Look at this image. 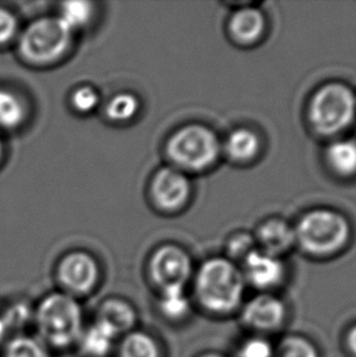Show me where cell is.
Wrapping results in <instances>:
<instances>
[{
  "label": "cell",
  "mask_w": 356,
  "mask_h": 357,
  "mask_svg": "<svg viewBox=\"0 0 356 357\" xmlns=\"http://www.w3.org/2000/svg\"><path fill=\"white\" fill-rule=\"evenodd\" d=\"M246 280L232 261L215 257L205 261L195 277V293L204 309L212 314H231L242 304Z\"/></svg>",
  "instance_id": "cell-1"
},
{
  "label": "cell",
  "mask_w": 356,
  "mask_h": 357,
  "mask_svg": "<svg viewBox=\"0 0 356 357\" xmlns=\"http://www.w3.org/2000/svg\"><path fill=\"white\" fill-rule=\"evenodd\" d=\"M36 324L44 343L54 348H68L81 338L82 309L73 295L53 293L39 303Z\"/></svg>",
  "instance_id": "cell-2"
},
{
  "label": "cell",
  "mask_w": 356,
  "mask_h": 357,
  "mask_svg": "<svg viewBox=\"0 0 356 357\" xmlns=\"http://www.w3.org/2000/svg\"><path fill=\"white\" fill-rule=\"evenodd\" d=\"M295 241L315 256L333 255L343 249L350 238L347 218L331 210H313L299 221L294 229Z\"/></svg>",
  "instance_id": "cell-3"
},
{
  "label": "cell",
  "mask_w": 356,
  "mask_h": 357,
  "mask_svg": "<svg viewBox=\"0 0 356 357\" xmlns=\"http://www.w3.org/2000/svg\"><path fill=\"white\" fill-rule=\"evenodd\" d=\"M356 115V98L342 83H329L313 94L309 119L313 130L323 135H334L347 130Z\"/></svg>",
  "instance_id": "cell-4"
},
{
  "label": "cell",
  "mask_w": 356,
  "mask_h": 357,
  "mask_svg": "<svg viewBox=\"0 0 356 357\" xmlns=\"http://www.w3.org/2000/svg\"><path fill=\"white\" fill-rule=\"evenodd\" d=\"M221 151L217 135L207 127L189 125L176 130L168 142V154L176 169L202 171L216 162Z\"/></svg>",
  "instance_id": "cell-5"
},
{
  "label": "cell",
  "mask_w": 356,
  "mask_h": 357,
  "mask_svg": "<svg viewBox=\"0 0 356 357\" xmlns=\"http://www.w3.org/2000/svg\"><path fill=\"white\" fill-rule=\"evenodd\" d=\"M73 33L57 17L36 20L20 37V53L29 63L57 61L68 52Z\"/></svg>",
  "instance_id": "cell-6"
},
{
  "label": "cell",
  "mask_w": 356,
  "mask_h": 357,
  "mask_svg": "<svg viewBox=\"0 0 356 357\" xmlns=\"http://www.w3.org/2000/svg\"><path fill=\"white\" fill-rule=\"evenodd\" d=\"M150 275L161 290L183 287L192 275V261L186 251L165 245L155 251L150 260Z\"/></svg>",
  "instance_id": "cell-7"
},
{
  "label": "cell",
  "mask_w": 356,
  "mask_h": 357,
  "mask_svg": "<svg viewBox=\"0 0 356 357\" xmlns=\"http://www.w3.org/2000/svg\"><path fill=\"white\" fill-rule=\"evenodd\" d=\"M58 277L68 293L88 294L99 280V266L87 252L75 251L60 262Z\"/></svg>",
  "instance_id": "cell-8"
},
{
  "label": "cell",
  "mask_w": 356,
  "mask_h": 357,
  "mask_svg": "<svg viewBox=\"0 0 356 357\" xmlns=\"http://www.w3.org/2000/svg\"><path fill=\"white\" fill-rule=\"evenodd\" d=\"M191 183L187 176L176 167H164L155 174L151 195L159 208L174 211L187 203Z\"/></svg>",
  "instance_id": "cell-9"
},
{
  "label": "cell",
  "mask_w": 356,
  "mask_h": 357,
  "mask_svg": "<svg viewBox=\"0 0 356 357\" xmlns=\"http://www.w3.org/2000/svg\"><path fill=\"white\" fill-rule=\"evenodd\" d=\"M244 280L258 289H269L279 285L284 278V265L279 256L264 250L251 251L244 259Z\"/></svg>",
  "instance_id": "cell-10"
},
{
  "label": "cell",
  "mask_w": 356,
  "mask_h": 357,
  "mask_svg": "<svg viewBox=\"0 0 356 357\" xmlns=\"http://www.w3.org/2000/svg\"><path fill=\"white\" fill-rule=\"evenodd\" d=\"M242 319L251 328L274 331L283 324L285 306L274 295H258L244 306Z\"/></svg>",
  "instance_id": "cell-11"
},
{
  "label": "cell",
  "mask_w": 356,
  "mask_h": 357,
  "mask_svg": "<svg viewBox=\"0 0 356 357\" xmlns=\"http://www.w3.org/2000/svg\"><path fill=\"white\" fill-rule=\"evenodd\" d=\"M266 21L261 11L244 8L232 15L228 29L232 38L241 44L255 43L265 32Z\"/></svg>",
  "instance_id": "cell-12"
},
{
  "label": "cell",
  "mask_w": 356,
  "mask_h": 357,
  "mask_svg": "<svg viewBox=\"0 0 356 357\" xmlns=\"http://www.w3.org/2000/svg\"><path fill=\"white\" fill-rule=\"evenodd\" d=\"M96 319L109 326L117 337L130 333L137 319L135 311L128 303L120 299H109L99 307Z\"/></svg>",
  "instance_id": "cell-13"
},
{
  "label": "cell",
  "mask_w": 356,
  "mask_h": 357,
  "mask_svg": "<svg viewBox=\"0 0 356 357\" xmlns=\"http://www.w3.org/2000/svg\"><path fill=\"white\" fill-rule=\"evenodd\" d=\"M258 239L262 245V250L279 256L295 243V233L293 228L282 220H269L261 226Z\"/></svg>",
  "instance_id": "cell-14"
},
{
  "label": "cell",
  "mask_w": 356,
  "mask_h": 357,
  "mask_svg": "<svg viewBox=\"0 0 356 357\" xmlns=\"http://www.w3.org/2000/svg\"><path fill=\"white\" fill-rule=\"evenodd\" d=\"M117 334L96 319L86 331H83L78 343L83 353L91 357H105L114 347Z\"/></svg>",
  "instance_id": "cell-15"
},
{
  "label": "cell",
  "mask_w": 356,
  "mask_h": 357,
  "mask_svg": "<svg viewBox=\"0 0 356 357\" xmlns=\"http://www.w3.org/2000/svg\"><path fill=\"white\" fill-rule=\"evenodd\" d=\"M260 150V138L249 128H238L227 137L225 153L235 162H248Z\"/></svg>",
  "instance_id": "cell-16"
},
{
  "label": "cell",
  "mask_w": 356,
  "mask_h": 357,
  "mask_svg": "<svg viewBox=\"0 0 356 357\" xmlns=\"http://www.w3.org/2000/svg\"><path fill=\"white\" fill-rule=\"evenodd\" d=\"M326 161L334 174L342 177L356 174V140L338 139L328 145Z\"/></svg>",
  "instance_id": "cell-17"
},
{
  "label": "cell",
  "mask_w": 356,
  "mask_h": 357,
  "mask_svg": "<svg viewBox=\"0 0 356 357\" xmlns=\"http://www.w3.org/2000/svg\"><path fill=\"white\" fill-rule=\"evenodd\" d=\"M26 119V107L16 94L0 89V127L6 130L17 128Z\"/></svg>",
  "instance_id": "cell-18"
},
{
  "label": "cell",
  "mask_w": 356,
  "mask_h": 357,
  "mask_svg": "<svg viewBox=\"0 0 356 357\" xmlns=\"http://www.w3.org/2000/svg\"><path fill=\"white\" fill-rule=\"evenodd\" d=\"M120 357H160L158 344L149 334L143 332L127 333L120 345Z\"/></svg>",
  "instance_id": "cell-19"
},
{
  "label": "cell",
  "mask_w": 356,
  "mask_h": 357,
  "mask_svg": "<svg viewBox=\"0 0 356 357\" xmlns=\"http://www.w3.org/2000/svg\"><path fill=\"white\" fill-rule=\"evenodd\" d=\"M93 16V4L87 1H68L61 5L59 19L73 33L86 27Z\"/></svg>",
  "instance_id": "cell-20"
},
{
  "label": "cell",
  "mask_w": 356,
  "mask_h": 357,
  "mask_svg": "<svg viewBox=\"0 0 356 357\" xmlns=\"http://www.w3.org/2000/svg\"><path fill=\"white\" fill-rule=\"evenodd\" d=\"M161 312L171 319H183L189 312V300L183 287L163 290L159 303Z\"/></svg>",
  "instance_id": "cell-21"
},
{
  "label": "cell",
  "mask_w": 356,
  "mask_h": 357,
  "mask_svg": "<svg viewBox=\"0 0 356 357\" xmlns=\"http://www.w3.org/2000/svg\"><path fill=\"white\" fill-rule=\"evenodd\" d=\"M140 112V100L131 93H120L106 105L105 112L110 120L125 122L131 120Z\"/></svg>",
  "instance_id": "cell-22"
},
{
  "label": "cell",
  "mask_w": 356,
  "mask_h": 357,
  "mask_svg": "<svg viewBox=\"0 0 356 357\" xmlns=\"http://www.w3.org/2000/svg\"><path fill=\"white\" fill-rule=\"evenodd\" d=\"M3 357H50V355L43 342L27 335H20L6 344Z\"/></svg>",
  "instance_id": "cell-23"
},
{
  "label": "cell",
  "mask_w": 356,
  "mask_h": 357,
  "mask_svg": "<svg viewBox=\"0 0 356 357\" xmlns=\"http://www.w3.org/2000/svg\"><path fill=\"white\" fill-rule=\"evenodd\" d=\"M282 357H318V350L308 339L302 337H289L281 345Z\"/></svg>",
  "instance_id": "cell-24"
},
{
  "label": "cell",
  "mask_w": 356,
  "mask_h": 357,
  "mask_svg": "<svg viewBox=\"0 0 356 357\" xmlns=\"http://www.w3.org/2000/svg\"><path fill=\"white\" fill-rule=\"evenodd\" d=\"M99 94L91 87L78 88L73 96V107L82 114L93 112L99 105Z\"/></svg>",
  "instance_id": "cell-25"
},
{
  "label": "cell",
  "mask_w": 356,
  "mask_h": 357,
  "mask_svg": "<svg viewBox=\"0 0 356 357\" xmlns=\"http://www.w3.org/2000/svg\"><path fill=\"white\" fill-rule=\"evenodd\" d=\"M17 19L9 10L0 8V45L9 43L17 34Z\"/></svg>",
  "instance_id": "cell-26"
},
{
  "label": "cell",
  "mask_w": 356,
  "mask_h": 357,
  "mask_svg": "<svg viewBox=\"0 0 356 357\" xmlns=\"http://www.w3.org/2000/svg\"><path fill=\"white\" fill-rule=\"evenodd\" d=\"M272 347L265 339H251L241 349V357H272Z\"/></svg>",
  "instance_id": "cell-27"
},
{
  "label": "cell",
  "mask_w": 356,
  "mask_h": 357,
  "mask_svg": "<svg viewBox=\"0 0 356 357\" xmlns=\"http://www.w3.org/2000/svg\"><path fill=\"white\" fill-rule=\"evenodd\" d=\"M253 246V239L246 234L243 236H238V237L233 238L231 243H230V251L233 256L236 257H242L243 260L246 259L248 254H251Z\"/></svg>",
  "instance_id": "cell-28"
},
{
  "label": "cell",
  "mask_w": 356,
  "mask_h": 357,
  "mask_svg": "<svg viewBox=\"0 0 356 357\" xmlns=\"http://www.w3.org/2000/svg\"><path fill=\"white\" fill-rule=\"evenodd\" d=\"M348 344H349V348L352 350L353 354H355L356 355V326L349 332V335H348Z\"/></svg>",
  "instance_id": "cell-29"
},
{
  "label": "cell",
  "mask_w": 356,
  "mask_h": 357,
  "mask_svg": "<svg viewBox=\"0 0 356 357\" xmlns=\"http://www.w3.org/2000/svg\"><path fill=\"white\" fill-rule=\"evenodd\" d=\"M8 331H9V326L6 324V321H5L4 317H3V316H0V344H1V342H3L5 337H6Z\"/></svg>",
  "instance_id": "cell-30"
},
{
  "label": "cell",
  "mask_w": 356,
  "mask_h": 357,
  "mask_svg": "<svg viewBox=\"0 0 356 357\" xmlns=\"http://www.w3.org/2000/svg\"><path fill=\"white\" fill-rule=\"evenodd\" d=\"M202 357H222L220 355H217V354H207V355H202Z\"/></svg>",
  "instance_id": "cell-31"
},
{
  "label": "cell",
  "mask_w": 356,
  "mask_h": 357,
  "mask_svg": "<svg viewBox=\"0 0 356 357\" xmlns=\"http://www.w3.org/2000/svg\"><path fill=\"white\" fill-rule=\"evenodd\" d=\"M1 155H3V145H1V142H0V159H1Z\"/></svg>",
  "instance_id": "cell-32"
}]
</instances>
